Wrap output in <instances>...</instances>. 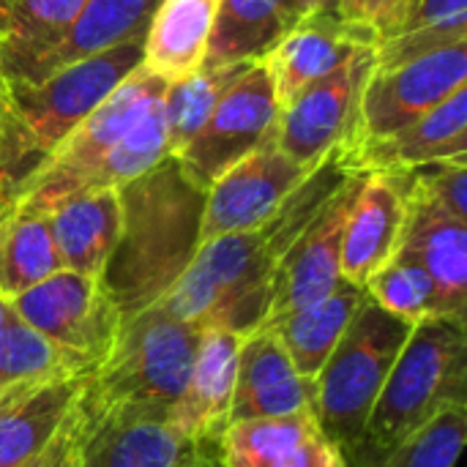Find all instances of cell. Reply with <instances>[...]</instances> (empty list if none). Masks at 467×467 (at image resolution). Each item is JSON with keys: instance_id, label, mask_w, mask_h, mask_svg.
Segmentation results:
<instances>
[{"instance_id": "cell-1", "label": "cell", "mask_w": 467, "mask_h": 467, "mask_svg": "<svg viewBox=\"0 0 467 467\" xmlns=\"http://www.w3.org/2000/svg\"><path fill=\"white\" fill-rule=\"evenodd\" d=\"M353 175L358 172L337 148L263 227L200 244L189 268L156 306L197 328H227L241 337L265 326L271 276L282 254Z\"/></svg>"}, {"instance_id": "cell-2", "label": "cell", "mask_w": 467, "mask_h": 467, "mask_svg": "<svg viewBox=\"0 0 467 467\" xmlns=\"http://www.w3.org/2000/svg\"><path fill=\"white\" fill-rule=\"evenodd\" d=\"M120 227L99 276L120 320L150 309L181 279L202 244L205 189L192 183L175 156L118 189Z\"/></svg>"}, {"instance_id": "cell-3", "label": "cell", "mask_w": 467, "mask_h": 467, "mask_svg": "<svg viewBox=\"0 0 467 467\" xmlns=\"http://www.w3.org/2000/svg\"><path fill=\"white\" fill-rule=\"evenodd\" d=\"M200 328L159 306L126 317L107 356L85 378L77 410L85 424L104 419L164 421L178 402Z\"/></svg>"}, {"instance_id": "cell-4", "label": "cell", "mask_w": 467, "mask_h": 467, "mask_svg": "<svg viewBox=\"0 0 467 467\" xmlns=\"http://www.w3.org/2000/svg\"><path fill=\"white\" fill-rule=\"evenodd\" d=\"M140 66L142 41H126L41 82H5L0 178L8 194Z\"/></svg>"}, {"instance_id": "cell-5", "label": "cell", "mask_w": 467, "mask_h": 467, "mask_svg": "<svg viewBox=\"0 0 467 467\" xmlns=\"http://www.w3.org/2000/svg\"><path fill=\"white\" fill-rule=\"evenodd\" d=\"M467 402V331L465 320L427 317L410 328L389 380L367 419V427L348 460L378 457L449 408Z\"/></svg>"}, {"instance_id": "cell-6", "label": "cell", "mask_w": 467, "mask_h": 467, "mask_svg": "<svg viewBox=\"0 0 467 467\" xmlns=\"http://www.w3.org/2000/svg\"><path fill=\"white\" fill-rule=\"evenodd\" d=\"M410 328V323L364 298L334 353L312 380V413L342 457L358 443Z\"/></svg>"}, {"instance_id": "cell-7", "label": "cell", "mask_w": 467, "mask_h": 467, "mask_svg": "<svg viewBox=\"0 0 467 467\" xmlns=\"http://www.w3.org/2000/svg\"><path fill=\"white\" fill-rule=\"evenodd\" d=\"M167 82L145 66L134 68L41 164H36L8 194V202L49 216L60 202L79 194L85 178L115 148V142L159 101Z\"/></svg>"}, {"instance_id": "cell-8", "label": "cell", "mask_w": 467, "mask_h": 467, "mask_svg": "<svg viewBox=\"0 0 467 467\" xmlns=\"http://www.w3.org/2000/svg\"><path fill=\"white\" fill-rule=\"evenodd\" d=\"M462 85H467V41L400 66H375L361 88L342 150L358 153L400 134Z\"/></svg>"}, {"instance_id": "cell-9", "label": "cell", "mask_w": 467, "mask_h": 467, "mask_svg": "<svg viewBox=\"0 0 467 467\" xmlns=\"http://www.w3.org/2000/svg\"><path fill=\"white\" fill-rule=\"evenodd\" d=\"M11 312L25 326L90 367L107 356L123 323L96 276L66 268L14 296Z\"/></svg>"}, {"instance_id": "cell-10", "label": "cell", "mask_w": 467, "mask_h": 467, "mask_svg": "<svg viewBox=\"0 0 467 467\" xmlns=\"http://www.w3.org/2000/svg\"><path fill=\"white\" fill-rule=\"evenodd\" d=\"M279 104L263 60L252 63L219 96L194 140L175 156L192 183L208 189L235 161L263 145L276 126Z\"/></svg>"}, {"instance_id": "cell-11", "label": "cell", "mask_w": 467, "mask_h": 467, "mask_svg": "<svg viewBox=\"0 0 467 467\" xmlns=\"http://www.w3.org/2000/svg\"><path fill=\"white\" fill-rule=\"evenodd\" d=\"M375 68V47L356 49L342 66L306 85L279 109L274 140L301 167L315 170L348 140L361 88Z\"/></svg>"}, {"instance_id": "cell-12", "label": "cell", "mask_w": 467, "mask_h": 467, "mask_svg": "<svg viewBox=\"0 0 467 467\" xmlns=\"http://www.w3.org/2000/svg\"><path fill=\"white\" fill-rule=\"evenodd\" d=\"M312 170L293 161L274 134L205 189L202 244L263 227Z\"/></svg>"}, {"instance_id": "cell-13", "label": "cell", "mask_w": 467, "mask_h": 467, "mask_svg": "<svg viewBox=\"0 0 467 467\" xmlns=\"http://www.w3.org/2000/svg\"><path fill=\"white\" fill-rule=\"evenodd\" d=\"M361 172L353 175L337 197L317 213V219L296 238V244L282 254L274 276H271V306L268 320L274 323L285 315L306 309L323 301L342 282L339 254H342V233L348 208L358 189Z\"/></svg>"}, {"instance_id": "cell-14", "label": "cell", "mask_w": 467, "mask_h": 467, "mask_svg": "<svg viewBox=\"0 0 467 467\" xmlns=\"http://www.w3.org/2000/svg\"><path fill=\"white\" fill-rule=\"evenodd\" d=\"M408 222V186L402 170L361 172L348 208L339 271L350 285L364 287L402 246Z\"/></svg>"}, {"instance_id": "cell-15", "label": "cell", "mask_w": 467, "mask_h": 467, "mask_svg": "<svg viewBox=\"0 0 467 467\" xmlns=\"http://www.w3.org/2000/svg\"><path fill=\"white\" fill-rule=\"evenodd\" d=\"M241 342L244 337L235 331L200 328L186 386L167 416L172 432L192 443L219 449V441L230 427Z\"/></svg>"}, {"instance_id": "cell-16", "label": "cell", "mask_w": 467, "mask_h": 467, "mask_svg": "<svg viewBox=\"0 0 467 467\" xmlns=\"http://www.w3.org/2000/svg\"><path fill=\"white\" fill-rule=\"evenodd\" d=\"M315 383L301 378L271 326L244 337L238 350L235 394L230 424L252 419H279L312 410Z\"/></svg>"}, {"instance_id": "cell-17", "label": "cell", "mask_w": 467, "mask_h": 467, "mask_svg": "<svg viewBox=\"0 0 467 467\" xmlns=\"http://www.w3.org/2000/svg\"><path fill=\"white\" fill-rule=\"evenodd\" d=\"M161 0H85L68 27L3 82H41L49 74L101 55L126 41H145Z\"/></svg>"}, {"instance_id": "cell-18", "label": "cell", "mask_w": 467, "mask_h": 467, "mask_svg": "<svg viewBox=\"0 0 467 467\" xmlns=\"http://www.w3.org/2000/svg\"><path fill=\"white\" fill-rule=\"evenodd\" d=\"M361 47L378 44L364 30L342 22L334 11H315L301 16L296 27L263 57L279 109L290 104L306 85L342 66Z\"/></svg>"}, {"instance_id": "cell-19", "label": "cell", "mask_w": 467, "mask_h": 467, "mask_svg": "<svg viewBox=\"0 0 467 467\" xmlns=\"http://www.w3.org/2000/svg\"><path fill=\"white\" fill-rule=\"evenodd\" d=\"M222 467H345L342 451L312 410L230 424L219 441Z\"/></svg>"}, {"instance_id": "cell-20", "label": "cell", "mask_w": 467, "mask_h": 467, "mask_svg": "<svg viewBox=\"0 0 467 467\" xmlns=\"http://www.w3.org/2000/svg\"><path fill=\"white\" fill-rule=\"evenodd\" d=\"M216 460V446L192 443L164 421L104 419L99 424H85L82 419V441L74 467H205Z\"/></svg>"}, {"instance_id": "cell-21", "label": "cell", "mask_w": 467, "mask_h": 467, "mask_svg": "<svg viewBox=\"0 0 467 467\" xmlns=\"http://www.w3.org/2000/svg\"><path fill=\"white\" fill-rule=\"evenodd\" d=\"M88 375H60L0 394V467H30L44 454L71 416Z\"/></svg>"}, {"instance_id": "cell-22", "label": "cell", "mask_w": 467, "mask_h": 467, "mask_svg": "<svg viewBox=\"0 0 467 467\" xmlns=\"http://www.w3.org/2000/svg\"><path fill=\"white\" fill-rule=\"evenodd\" d=\"M400 249L430 274L441 315L465 320L467 222L435 208L421 197L408 194V222Z\"/></svg>"}, {"instance_id": "cell-23", "label": "cell", "mask_w": 467, "mask_h": 467, "mask_svg": "<svg viewBox=\"0 0 467 467\" xmlns=\"http://www.w3.org/2000/svg\"><path fill=\"white\" fill-rule=\"evenodd\" d=\"M345 156L356 172L413 170L467 156V85L457 88L446 101L432 107L400 134Z\"/></svg>"}, {"instance_id": "cell-24", "label": "cell", "mask_w": 467, "mask_h": 467, "mask_svg": "<svg viewBox=\"0 0 467 467\" xmlns=\"http://www.w3.org/2000/svg\"><path fill=\"white\" fill-rule=\"evenodd\" d=\"M219 0H161L142 41V66L172 85L205 66Z\"/></svg>"}, {"instance_id": "cell-25", "label": "cell", "mask_w": 467, "mask_h": 467, "mask_svg": "<svg viewBox=\"0 0 467 467\" xmlns=\"http://www.w3.org/2000/svg\"><path fill=\"white\" fill-rule=\"evenodd\" d=\"M60 265L74 274L101 276L120 227L118 189H93L68 197L49 213Z\"/></svg>"}, {"instance_id": "cell-26", "label": "cell", "mask_w": 467, "mask_h": 467, "mask_svg": "<svg viewBox=\"0 0 467 467\" xmlns=\"http://www.w3.org/2000/svg\"><path fill=\"white\" fill-rule=\"evenodd\" d=\"M298 19L296 0H219L205 66L263 60Z\"/></svg>"}, {"instance_id": "cell-27", "label": "cell", "mask_w": 467, "mask_h": 467, "mask_svg": "<svg viewBox=\"0 0 467 467\" xmlns=\"http://www.w3.org/2000/svg\"><path fill=\"white\" fill-rule=\"evenodd\" d=\"M364 298H367L364 287L342 279L334 287V293H328L323 301L265 326L276 331L279 342L285 345L301 378L315 380L323 364L328 361V356L334 353L337 342L342 339L345 328L350 326L353 315L364 304Z\"/></svg>"}, {"instance_id": "cell-28", "label": "cell", "mask_w": 467, "mask_h": 467, "mask_svg": "<svg viewBox=\"0 0 467 467\" xmlns=\"http://www.w3.org/2000/svg\"><path fill=\"white\" fill-rule=\"evenodd\" d=\"M60 268L49 216L30 213L5 200L0 208V296L11 301Z\"/></svg>"}, {"instance_id": "cell-29", "label": "cell", "mask_w": 467, "mask_h": 467, "mask_svg": "<svg viewBox=\"0 0 467 467\" xmlns=\"http://www.w3.org/2000/svg\"><path fill=\"white\" fill-rule=\"evenodd\" d=\"M85 0H0V77L44 52Z\"/></svg>"}, {"instance_id": "cell-30", "label": "cell", "mask_w": 467, "mask_h": 467, "mask_svg": "<svg viewBox=\"0 0 467 467\" xmlns=\"http://www.w3.org/2000/svg\"><path fill=\"white\" fill-rule=\"evenodd\" d=\"M462 41H467V0H416L397 33L375 47V66H400Z\"/></svg>"}, {"instance_id": "cell-31", "label": "cell", "mask_w": 467, "mask_h": 467, "mask_svg": "<svg viewBox=\"0 0 467 467\" xmlns=\"http://www.w3.org/2000/svg\"><path fill=\"white\" fill-rule=\"evenodd\" d=\"M90 369V364L25 326L14 312L0 331V394L60 375H88Z\"/></svg>"}, {"instance_id": "cell-32", "label": "cell", "mask_w": 467, "mask_h": 467, "mask_svg": "<svg viewBox=\"0 0 467 467\" xmlns=\"http://www.w3.org/2000/svg\"><path fill=\"white\" fill-rule=\"evenodd\" d=\"M252 63L202 66L197 74L167 85V90L161 96V112H164V126H167L170 156H178L194 140V134L202 129V123L213 112L219 96Z\"/></svg>"}, {"instance_id": "cell-33", "label": "cell", "mask_w": 467, "mask_h": 467, "mask_svg": "<svg viewBox=\"0 0 467 467\" xmlns=\"http://www.w3.org/2000/svg\"><path fill=\"white\" fill-rule=\"evenodd\" d=\"M167 156H170L167 126H164V112H161V99H159L96 164V170L85 178L79 194L93 192V189H120L129 181L145 175L150 167H156Z\"/></svg>"}, {"instance_id": "cell-34", "label": "cell", "mask_w": 467, "mask_h": 467, "mask_svg": "<svg viewBox=\"0 0 467 467\" xmlns=\"http://www.w3.org/2000/svg\"><path fill=\"white\" fill-rule=\"evenodd\" d=\"M364 290L369 301L410 326L427 317H443L430 274L402 249L369 276Z\"/></svg>"}, {"instance_id": "cell-35", "label": "cell", "mask_w": 467, "mask_h": 467, "mask_svg": "<svg viewBox=\"0 0 467 467\" xmlns=\"http://www.w3.org/2000/svg\"><path fill=\"white\" fill-rule=\"evenodd\" d=\"M465 432L467 408H449L400 446L378 457L348 460L345 467H457L465 446Z\"/></svg>"}, {"instance_id": "cell-36", "label": "cell", "mask_w": 467, "mask_h": 467, "mask_svg": "<svg viewBox=\"0 0 467 467\" xmlns=\"http://www.w3.org/2000/svg\"><path fill=\"white\" fill-rule=\"evenodd\" d=\"M408 194L467 222V156L402 170Z\"/></svg>"}, {"instance_id": "cell-37", "label": "cell", "mask_w": 467, "mask_h": 467, "mask_svg": "<svg viewBox=\"0 0 467 467\" xmlns=\"http://www.w3.org/2000/svg\"><path fill=\"white\" fill-rule=\"evenodd\" d=\"M413 3L416 0H334L331 11L342 22L364 30L375 38V44H380L397 33Z\"/></svg>"}, {"instance_id": "cell-38", "label": "cell", "mask_w": 467, "mask_h": 467, "mask_svg": "<svg viewBox=\"0 0 467 467\" xmlns=\"http://www.w3.org/2000/svg\"><path fill=\"white\" fill-rule=\"evenodd\" d=\"M79 441H82V419H79V410L74 405V410L66 419V424L60 427V432L52 438V443L44 449V454L30 467H74Z\"/></svg>"}, {"instance_id": "cell-39", "label": "cell", "mask_w": 467, "mask_h": 467, "mask_svg": "<svg viewBox=\"0 0 467 467\" xmlns=\"http://www.w3.org/2000/svg\"><path fill=\"white\" fill-rule=\"evenodd\" d=\"M301 16L306 14H315V11H331L334 8V0H296Z\"/></svg>"}, {"instance_id": "cell-40", "label": "cell", "mask_w": 467, "mask_h": 467, "mask_svg": "<svg viewBox=\"0 0 467 467\" xmlns=\"http://www.w3.org/2000/svg\"><path fill=\"white\" fill-rule=\"evenodd\" d=\"M3 126H5V82L0 77V145H3Z\"/></svg>"}, {"instance_id": "cell-41", "label": "cell", "mask_w": 467, "mask_h": 467, "mask_svg": "<svg viewBox=\"0 0 467 467\" xmlns=\"http://www.w3.org/2000/svg\"><path fill=\"white\" fill-rule=\"evenodd\" d=\"M8 317H11V301L5 296H0V331L8 323Z\"/></svg>"}, {"instance_id": "cell-42", "label": "cell", "mask_w": 467, "mask_h": 467, "mask_svg": "<svg viewBox=\"0 0 467 467\" xmlns=\"http://www.w3.org/2000/svg\"><path fill=\"white\" fill-rule=\"evenodd\" d=\"M5 200H8V189H5V183H3V178H0V208L5 205Z\"/></svg>"}, {"instance_id": "cell-43", "label": "cell", "mask_w": 467, "mask_h": 467, "mask_svg": "<svg viewBox=\"0 0 467 467\" xmlns=\"http://www.w3.org/2000/svg\"><path fill=\"white\" fill-rule=\"evenodd\" d=\"M205 467H222V462L216 460V462H211V465H205Z\"/></svg>"}]
</instances>
